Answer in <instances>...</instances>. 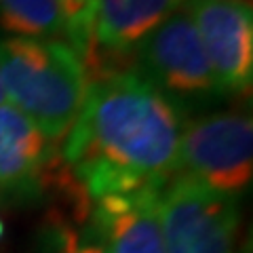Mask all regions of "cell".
I'll return each instance as SVG.
<instances>
[{"label":"cell","mask_w":253,"mask_h":253,"mask_svg":"<svg viewBox=\"0 0 253 253\" xmlns=\"http://www.w3.org/2000/svg\"><path fill=\"white\" fill-rule=\"evenodd\" d=\"M84 101L61 161L91 203L144 188H163L175 175L184 114L133 68L86 76Z\"/></svg>","instance_id":"obj_1"},{"label":"cell","mask_w":253,"mask_h":253,"mask_svg":"<svg viewBox=\"0 0 253 253\" xmlns=\"http://www.w3.org/2000/svg\"><path fill=\"white\" fill-rule=\"evenodd\" d=\"M0 84L9 104L57 144L81 112L89 78L68 42L11 36L0 41Z\"/></svg>","instance_id":"obj_2"},{"label":"cell","mask_w":253,"mask_h":253,"mask_svg":"<svg viewBox=\"0 0 253 253\" xmlns=\"http://www.w3.org/2000/svg\"><path fill=\"white\" fill-rule=\"evenodd\" d=\"M253 173V123L249 112L205 114L181 131L175 175L224 194L243 196Z\"/></svg>","instance_id":"obj_3"},{"label":"cell","mask_w":253,"mask_h":253,"mask_svg":"<svg viewBox=\"0 0 253 253\" xmlns=\"http://www.w3.org/2000/svg\"><path fill=\"white\" fill-rule=\"evenodd\" d=\"M165 253H232L241 196L173 175L158 196Z\"/></svg>","instance_id":"obj_4"},{"label":"cell","mask_w":253,"mask_h":253,"mask_svg":"<svg viewBox=\"0 0 253 253\" xmlns=\"http://www.w3.org/2000/svg\"><path fill=\"white\" fill-rule=\"evenodd\" d=\"M131 63L175 104L211 101L221 95L199 30L184 6L137 44Z\"/></svg>","instance_id":"obj_5"},{"label":"cell","mask_w":253,"mask_h":253,"mask_svg":"<svg viewBox=\"0 0 253 253\" xmlns=\"http://www.w3.org/2000/svg\"><path fill=\"white\" fill-rule=\"evenodd\" d=\"M188 0H91L89 44L83 53L86 76L126 70L133 51Z\"/></svg>","instance_id":"obj_6"},{"label":"cell","mask_w":253,"mask_h":253,"mask_svg":"<svg viewBox=\"0 0 253 253\" xmlns=\"http://www.w3.org/2000/svg\"><path fill=\"white\" fill-rule=\"evenodd\" d=\"M221 95H247L253 81V11L249 0H188Z\"/></svg>","instance_id":"obj_7"},{"label":"cell","mask_w":253,"mask_h":253,"mask_svg":"<svg viewBox=\"0 0 253 253\" xmlns=\"http://www.w3.org/2000/svg\"><path fill=\"white\" fill-rule=\"evenodd\" d=\"M53 141L11 104L0 106V201H17L51 188L61 158Z\"/></svg>","instance_id":"obj_8"},{"label":"cell","mask_w":253,"mask_h":253,"mask_svg":"<svg viewBox=\"0 0 253 253\" xmlns=\"http://www.w3.org/2000/svg\"><path fill=\"white\" fill-rule=\"evenodd\" d=\"M163 188L104 196L91 205L86 236L108 253H165L158 196Z\"/></svg>","instance_id":"obj_9"},{"label":"cell","mask_w":253,"mask_h":253,"mask_svg":"<svg viewBox=\"0 0 253 253\" xmlns=\"http://www.w3.org/2000/svg\"><path fill=\"white\" fill-rule=\"evenodd\" d=\"M0 28L23 38L61 41L72 46V28L59 0H0Z\"/></svg>","instance_id":"obj_10"},{"label":"cell","mask_w":253,"mask_h":253,"mask_svg":"<svg viewBox=\"0 0 253 253\" xmlns=\"http://www.w3.org/2000/svg\"><path fill=\"white\" fill-rule=\"evenodd\" d=\"M63 4V11L68 15L70 28H72V46L83 57L89 44V13H91V0H59Z\"/></svg>","instance_id":"obj_11"},{"label":"cell","mask_w":253,"mask_h":253,"mask_svg":"<svg viewBox=\"0 0 253 253\" xmlns=\"http://www.w3.org/2000/svg\"><path fill=\"white\" fill-rule=\"evenodd\" d=\"M55 230H57V245L61 247V253H108L93 239L66 224H57Z\"/></svg>","instance_id":"obj_12"},{"label":"cell","mask_w":253,"mask_h":253,"mask_svg":"<svg viewBox=\"0 0 253 253\" xmlns=\"http://www.w3.org/2000/svg\"><path fill=\"white\" fill-rule=\"evenodd\" d=\"M6 104V97H4V91H2V84H0V106Z\"/></svg>","instance_id":"obj_13"},{"label":"cell","mask_w":253,"mask_h":253,"mask_svg":"<svg viewBox=\"0 0 253 253\" xmlns=\"http://www.w3.org/2000/svg\"><path fill=\"white\" fill-rule=\"evenodd\" d=\"M4 234V224H2V219H0V236Z\"/></svg>","instance_id":"obj_14"}]
</instances>
